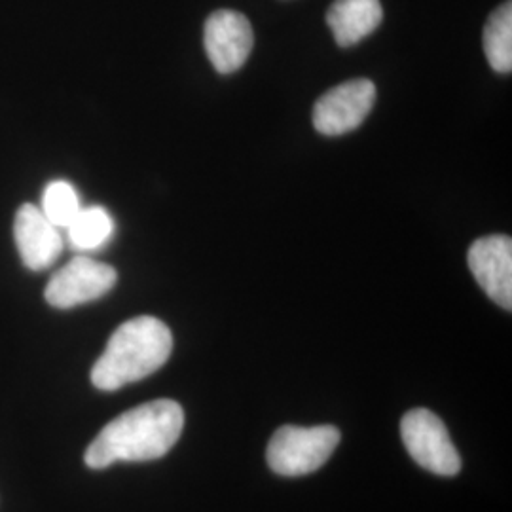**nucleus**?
<instances>
[{"mask_svg": "<svg viewBox=\"0 0 512 512\" xmlns=\"http://www.w3.org/2000/svg\"><path fill=\"white\" fill-rule=\"evenodd\" d=\"M173 334L164 321L139 315L112 332L103 355L92 368V384L101 391H116L145 380L167 363Z\"/></svg>", "mask_w": 512, "mask_h": 512, "instance_id": "f03ea898", "label": "nucleus"}, {"mask_svg": "<svg viewBox=\"0 0 512 512\" xmlns=\"http://www.w3.org/2000/svg\"><path fill=\"white\" fill-rule=\"evenodd\" d=\"M467 262L482 291L503 310H512V239L484 236L469 249Z\"/></svg>", "mask_w": 512, "mask_h": 512, "instance_id": "6e6552de", "label": "nucleus"}, {"mask_svg": "<svg viewBox=\"0 0 512 512\" xmlns=\"http://www.w3.org/2000/svg\"><path fill=\"white\" fill-rule=\"evenodd\" d=\"M14 239L21 262L33 272L50 268L63 253L61 230L44 217L38 205L23 203L14 219Z\"/></svg>", "mask_w": 512, "mask_h": 512, "instance_id": "1a4fd4ad", "label": "nucleus"}, {"mask_svg": "<svg viewBox=\"0 0 512 512\" xmlns=\"http://www.w3.org/2000/svg\"><path fill=\"white\" fill-rule=\"evenodd\" d=\"M401 435L408 454L429 473L454 476L461 471L458 448L450 439L444 421L431 410H410L401 421Z\"/></svg>", "mask_w": 512, "mask_h": 512, "instance_id": "20e7f679", "label": "nucleus"}, {"mask_svg": "<svg viewBox=\"0 0 512 512\" xmlns=\"http://www.w3.org/2000/svg\"><path fill=\"white\" fill-rule=\"evenodd\" d=\"M484 54L492 69L501 74L512 71V4L507 0L488 18L484 27Z\"/></svg>", "mask_w": 512, "mask_h": 512, "instance_id": "f8f14e48", "label": "nucleus"}, {"mask_svg": "<svg viewBox=\"0 0 512 512\" xmlns=\"http://www.w3.org/2000/svg\"><path fill=\"white\" fill-rule=\"evenodd\" d=\"M82 209L78 190L67 181H52L44 188L40 211L59 230H67V226L76 219Z\"/></svg>", "mask_w": 512, "mask_h": 512, "instance_id": "ddd939ff", "label": "nucleus"}, {"mask_svg": "<svg viewBox=\"0 0 512 512\" xmlns=\"http://www.w3.org/2000/svg\"><path fill=\"white\" fill-rule=\"evenodd\" d=\"M203 44L217 73H236L253 50V27L249 19L236 10H217L205 21Z\"/></svg>", "mask_w": 512, "mask_h": 512, "instance_id": "0eeeda50", "label": "nucleus"}, {"mask_svg": "<svg viewBox=\"0 0 512 512\" xmlns=\"http://www.w3.org/2000/svg\"><path fill=\"white\" fill-rule=\"evenodd\" d=\"M183 427V408L175 401L160 399L135 406L101 429L84 461L90 469H107L116 461L164 458L177 444Z\"/></svg>", "mask_w": 512, "mask_h": 512, "instance_id": "f257e3e1", "label": "nucleus"}, {"mask_svg": "<svg viewBox=\"0 0 512 512\" xmlns=\"http://www.w3.org/2000/svg\"><path fill=\"white\" fill-rule=\"evenodd\" d=\"M114 234V220L105 207H82L67 226L69 245L78 253H92L105 247Z\"/></svg>", "mask_w": 512, "mask_h": 512, "instance_id": "9b49d317", "label": "nucleus"}, {"mask_svg": "<svg viewBox=\"0 0 512 512\" xmlns=\"http://www.w3.org/2000/svg\"><path fill=\"white\" fill-rule=\"evenodd\" d=\"M374 101L376 86L370 80L357 78L344 82L317 99L313 107V126L329 137L346 135L365 122Z\"/></svg>", "mask_w": 512, "mask_h": 512, "instance_id": "423d86ee", "label": "nucleus"}, {"mask_svg": "<svg viewBox=\"0 0 512 512\" xmlns=\"http://www.w3.org/2000/svg\"><path fill=\"white\" fill-rule=\"evenodd\" d=\"M384 19L380 0H334L327 23L338 46L349 48L372 35Z\"/></svg>", "mask_w": 512, "mask_h": 512, "instance_id": "9d476101", "label": "nucleus"}, {"mask_svg": "<svg viewBox=\"0 0 512 512\" xmlns=\"http://www.w3.org/2000/svg\"><path fill=\"white\" fill-rule=\"evenodd\" d=\"M338 444L340 431L332 425H285L275 431L268 444L266 459L277 475H310L329 461Z\"/></svg>", "mask_w": 512, "mask_h": 512, "instance_id": "7ed1b4c3", "label": "nucleus"}, {"mask_svg": "<svg viewBox=\"0 0 512 512\" xmlns=\"http://www.w3.org/2000/svg\"><path fill=\"white\" fill-rule=\"evenodd\" d=\"M116 281L118 274L112 266L92 256L78 255L52 275L44 298L52 308L71 310L110 293Z\"/></svg>", "mask_w": 512, "mask_h": 512, "instance_id": "39448f33", "label": "nucleus"}]
</instances>
